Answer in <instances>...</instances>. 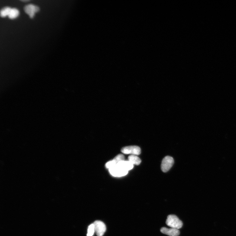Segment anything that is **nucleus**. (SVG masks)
I'll return each instance as SVG.
<instances>
[{
  "mask_svg": "<svg viewBox=\"0 0 236 236\" xmlns=\"http://www.w3.org/2000/svg\"><path fill=\"white\" fill-rule=\"evenodd\" d=\"M21 1L23 2H27L29 1H28H28H27V0H26V1H25V0H24V1Z\"/></svg>",
  "mask_w": 236,
  "mask_h": 236,
  "instance_id": "14",
  "label": "nucleus"
},
{
  "mask_svg": "<svg viewBox=\"0 0 236 236\" xmlns=\"http://www.w3.org/2000/svg\"><path fill=\"white\" fill-rule=\"evenodd\" d=\"M160 231L163 233L170 236H178L180 234V232L178 229L171 228H169L163 227L161 228Z\"/></svg>",
  "mask_w": 236,
  "mask_h": 236,
  "instance_id": "8",
  "label": "nucleus"
},
{
  "mask_svg": "<svg viewBox=\"0 0 236 236\" xmlns=\"http://www.w3.org/2000/svg\"><path fill=\"white\" fill-rule=\"evenodd\" d=\"M95 232L97 236H103L105 232L106 228L105 224L101 221H96L93 223Z\"/></svg>",
  "mask_w": 236,
  "mask_h": 236,
  "instance_id": "3",
  "label": "nucleus"
},
{
  "mask_svg": "<svg viewBox=\"0 0 236 236\" xmlns=\"http://www.w3.org/2000/svg\"><path fill=\"white\" fill-rule=\"evenodd\" d=\"M118 166L127 171L132 170L134 167V165L128 161H123L119 162Z\"/></svg>",
  "mask_w": 236,
  "mask_h": 236,
  "instance_id": "9",
  "label": "nucleus"
},
{
  "mask_svg": "<svg viewBox=\"0 0 236 236\" xmlns=\"http://www.w3.org/2000/svg\"><path fill=\"white\" fill-rule=\"evenodd\" d=\"M11 8L9 7H5L3 8L0 13L1 16L2 18H5L7 16H8L11 10Z\"/></svg>",
  "mask_w": 236,
  "mask_h": 236,
  "instance_id": "12",
  "label": "nucleus"
},
{
  "mask_svg": "<svg viewBox=\"0 0 236 236\" xmlns=\"http://www.w3.org/2000/svg\"><path fill=\"white\" fill-rule=\"evenodd\" d=\"M174 163L173 157L166 156L163 160L161 164L162 170L164 173L167 172L172 167Z\"/></svg>",
  "mask_w": 236,
  "mask_h": 236,
  "instance_id": "2",
  "label": "nucleus"
},
{
  "mask_svg": "<svg viewBox=\"0 0 236 236\" xmlns=\"http://www.w3.org/2000/svg\"><path fill=\"white\" fill-rule=\"evenodd\" d=\"M19 11L16 8H12L10 13L8 16L10 19H14L17 18L19 15Z\"/></svg>",
  "mask_w": 236,
  "mask_h": 236,
  "instance_id": "11",
  "label": "nucleus"
},
{
  "mask_svg": "<svg viewBox=\"0 0 236 236\" xmlns=\"http://www.w3.org/2000/svg\"><path fill=\"white\" fill-rule=\"evenodd\" d=\"M128 161H130L134 165H138L140 164L141 161L138 156L136 155H131L128 157Z\"/></svg>",
  "mask_w": 236,
  "mask_h": 236,
  "instance_id": "10",
  "label": "nucleus"
},
{
  "mask_svg": "<svg viewBox=\"0 0 236 236\" xmlns=\"http://www.w3.org/2000/svg\"><path fill=\"white\" fill-rule=\"evenodd\" d=\"M110 174L114 176L121 177L127 175L128 171L118 166L109 169Z\"/></svg>",
  "mask_w": 236,
  "mask_h": 236,
  "instance_id": "5",
  "label": "nucleus"
},
{
  "mask_svg": "<svg viewBox=\"0 0 236 236\" xmlns=\"http://www.w3.org/2000/svg\"><path fill=\"white\" fill-rule=\"evenodd\" d=\"M95 233V227L94 224H92L89 226L87 236H92Z\"/></svg>",
  "mask_w": 236,
  "mask_h": 236,
  "instance_id": "13",
  "label": "nucleus"
},
{
  "mask_svg": "<svg viewBox=\"0 0 236 236\" xmlns=\"http://www.w3.org/2000/svg\"><path fill=\"white\" fill-rule=\"evenodd\" d=\"M124 155L122 154H119L117 155L113 160L107 162L106 164V167L107 168L110 169L116 166L119 162L124 161Z\"/></svg>",
  "mask_w": 236,
  "mask_h": 236,
  "instance_id": "7",
  "label": "nucleus"
},
{
  "mask_svg": "<svg viewBox=\"0 0 236 236\" xmlns=\"http://www.w3.org/2000/svg\"><path fill=\"white\" fill-rule=\"evenodd\" d=\"M166 223L170 228L177 229L181 228L183 226L182 221L173 214H171L168 216Z\"/></svg>",
  "mask_w": 236,
  "mask_h": 236,
  "instance_id": "1",
  "label": "nucleus"
},
{
  "mask_svg": "<svg viewBox=\"0 0 236 236\" xmlns=\"http://www.w3.org/2000/svg\"><path fill=\"white\" fill-rule=\"evenodd\" d=\"M25 12L28 14L31 18H32L34 16L35 13L39 11V7L32 4H30L25 6L24 8Z\"/></svg>",
  "mask_w": 236,
  "mask_h": 236,
  "instance_id": "6",
  "label": "nucleus"
},
{
  "mask_svg": "<svg viewBox=\"0 0 236 236\" xmlns=\"http://www.w3.org/2000/svg\"><path fill=\"white\" fill-rule=\"evenodd\" d=\"M121 152L125 154L138 155L140 154V148L138 146H132L125 147L121 149Z\"/></svg>",
  "mask_w": 236,
  "mask_h": 236,
  "instance_id": "4",
  "label": "nucleus"
}]
</instances>
